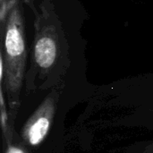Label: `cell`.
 <instances>
[{
	"mask_svg": "<svg viewBox=\"0 0 153 153\" xmlns=\"http://www.w3.org/2000/svg\"><path fill=\"white\" fill-rule=\"evenodd\" d=\"M27 4L32 9L35 14V37L33 46V56L35 63L41 71H49L56 63L61 53V39H65L60 35L61 29L57 26L58 20L55 12H50L48 7L41 5V12L34 7L33 3Z\"/></svg>",
	"mask_w": 153,
	"mask_h": 153,
	"instance_id": "obj_2",
	"label": "cell"
},
{
	"mask_svg": "<svg viewBox=\"0 0 153 153\" xmlns=\"http://www.w3.org/2000/svg\"><path fill=\"white\" fill-rule=\"evenodd\" d=\"M56 102L48 95L24 123L21 135L23 143L30 147L39 146L47 138L55 117Z\"/></svg>",
	"mask_w": 153,
	"mask_h": 153,
	"instance_id": "obj_3",
	"label": "cell"
},
{
	"mask_svg": "<svg viewBox=\"0 0 153 153\" xmlns=\"http://www.w3.org/2000/svg\"><path fill=\"white\" fill-rule=\"evenodd\" d=\"M4 153H27L22 148L17 146V145H13V144H9L7 145L6 151Z\"/></svg>",
	"mask_w": 153,
	"mask_h": 153,
	"instance_id": "obj_5",
	"label": "cell"
},
{
	"mask_svg": "<svg viewBox=\"0 0 153 153\" xmlns=\"http://www.w3.org/2000/svg\"><path fill=\"white\" fill-rule=\"evenodd\" d=\"M143 153H153V143L146 146V148L143 151Z\"/></svg>",
	"mask_w": 153,
	"mask_h": 153,
	"instance_id": "obj_6",
	"label": "cell"
},
{
	"mask_svg": "<svg viewBox=\"0 0 153 153\" xmlns=\"http://www.w3.org/2000/svg\"><path fill=\"white\" fill-rule=\"evenodd\" d=\"M4 25L2 29L4 31L2 54L5 69L4 82L10 105L13 108L19 103L27 59L22 8L18 2L8 13Z\"/></svg>",
	"mask_w": 153,
	"mask_h": 153,
	"instance_id": "obj_1",
	"label": "cell"
},
{
	"mask_svg": "<svg viewBox=\"0 0 153 153\" xmlns=\"http://www.w3.org/2000/svg\"><path fill=\"white\" fill-rule=\"evenodd\" d=\"M0 117H1V128H2V133L6 140L7 145L12 144V135L13 132L11 129V126L9 123V117H8V112L6 109L5 102H4V91H3V86H0Z\"/></svg>",
	"mask_w": 153,
	"mask_h": 153,
	"instance_id": "obj_4",
	"label": "cell"
},
{
	"mask_svg": "<svg viewBox=\"0 0 153 153\" xmlns=\"http://www.w3.org/2000/svg\"><path fill=\"white\" fill-rule=\"evenodd\" d=\"M7 1H8V0H0V6L3 5V4H4Z\"/></svg>",
	"mask_w": 153,
	"mask_h": 153,
	"instance_id": "obj_7",
	"label": "cell"
}]
</instances>
